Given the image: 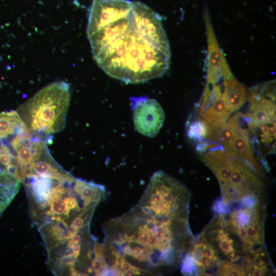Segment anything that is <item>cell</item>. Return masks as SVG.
Returning a JSON list of instances; mask_svg holds the SVG:
<instances>
[{
    "label": "cell",
    "instance_id": "6da1fadb",
    "mask_svg": "<svg viewBox=\"0 0 276 276\" xmlns=\"http://www.w3.org/2000/svg\"><path fill=\"white\" fill-rule=\"evenodd\" d=\"M86 32L94 60L112 78L140 83L169 68L170 46L162 18L143 3L93 0Z\"/></svg>",
    "mask_w": 276,
    "mask_h": 276
},
{
    "label": "cell",
    "instance_id": "7a4b0ae2",
    "mask_svg": "<svg viewBox=\"0 0 276 276\" xmlns=\"http://www.w3.org/2000/svg\"><path fill=\"white\" fill-rule=\"evenodd\" d=\"M189 209L155 186L148 185L138 203L103 225L106 275H117L127 263L136 275L159 266L180 264L194 236Z\"/></svg>",
    "mask_w": 276,
    "mask_h": 276
},
{
    "label": "cell",
    "instance_id": "3957f363",
    "mask_svg": "<svg viewBox=\"0 0 276 276\" xmlns=\"http://www.w3.org/2000/svg\"><path fill=\"white\" fill-rule=\"evenodd\" d=\"M70 100V85L54 82L19 105L16 111L33 136L48 141L64 128Z\"/></svg>",
    "mask_w": 276,
    "mask_h": 276
},
{
    "label": "cell",
    "instance_id": "277c9868",
    "mask_svg": "<svg viewBox=\"0 0 276 276\" xmlns=\"http://www.w3.org/2000/svg\"><path fill=\"white\" fill-rule=\"evenodd\" d=\"M258 175H263L249 163L234 157L231 174L220 187L222 205H227L249 196H263L264 187Z\"/></svg>",
    "mask_w": 276,
    "mask_h": 276
},
{
    "label": "cell",
    "instance_id": "5b68a950",
    "mask_svg": "<svg viewBox=\"0 0 276 276\" xmlns=\"http://www.w3.org/2000/svg\"><path fill=\"white\" fill-rule=\"evenodd\" d=\"M134 126L140 133L153 137L159 131L165 118L159 103L148 96L130 98Z\"/></svg>",
    "mask_w": 276,
    "mask_h": 276
},
{
    "label": "cell",
    "instance_id": "8992f818",
    "mask_svg": "<svg viewBox=\"0 0 276 276\" xmlns=\"http://www.w3.org/2000/svg\"><path fill=\"white\" fill-rule=\"evenodd\" d=\"M204 20L208 53L206 83L214 85L234 76L218 44L208 13L205 14Z\"/></svg>",
    "mask_w": 276,
    "mask_h": 276
},
{
    "label": "cell",
    "instance_id": "52a82bcc",
    "mask_svg": "<svg viewBox=\"0 0 276 276\" xmlns=\"http://www.w3.org/2000/svg\"><path fill=\"white\" fill-rule=\"evenodd\" d=\"M222 82L213 85L212 102L200 116V119L210 126H216L226 122L232 112L226 102Z\"/></svg>",
    "mask_w": 276,
    "mask_h": 276
},
{
    "label": "cell",
    "instance_id": "ba28073f",
    "mask_svg": "<svg viewBox=\"0 0 276 276\" xmlns=\"http://www.w3.org/2000/svg\"><path fill=\"white\" fill-rule=\"evenodd\" d=\"M225 151L235 158L249 163L263 174L261 168L254 157L249 145L247 130L243 126H241L239 114L235 135L229 147Z\"/></svg>",
    "mask_w": 276,
    "mask_h": 276
},
{
    "label": "cell",
    "instance_id": "9c48e42d",
    "mask_svg": "<svg viewBox=\"0 0 276 276\" xmlns=\"http://www.w3.org/2000/svg\"><path fill=\"white\" fill-rule=\"evenodd\" d=\"M223 85L224 97L231 111L239 109L246 101L245 87L234 77L223 80Z\"/></svg>",
    "mask_w": 276,
    "mask_h": 276
},
{
    "label": "cell",
    "instance_id": "30bf717a",
    "mask_svg": "<svg viewBox=\"0 0 276 276\" xmlns=\"http://www.w3.org/2000/svg\"><path fill=\"white\" fill-rule=\"evenodd\" d=\"M27 130L16 110L0 112V141Z\"/></svg>",
    "mask_w": 276,
    "mask_h": 276
},
{
    "label": "cell",
    "instance_id": "8fae6325",
    "mask_svg": "<svg viewBox=\"0 0 276 276\" xmlns=\"http://www.w3.org/2000/svg\"><path fill=\"white\" fill-rule=\"evenodd\" d=\"M21 182L13 176L0 172V216L18 193Z\"/></svg>",
    "mask_w": 276,
    "mask_h": 276
},
{
    "label": "cell",
    "instance_id": "7c38bea8",
    "mask_svg": "<svg viewBox=\"0 0 276 276\" xmlns=\"http://www.w3.org/2000/svg\"><path fill=\"white\" fill-rule=\"evenodd\" d=\"M210 127L208 124L201 119L192 122L188 127V135L195 141L206 139Z\"/></svg>",
    "mask_w": 276,
    "mask_h": 276
},
{
    "label": "cell",
    "instance_id": "4fadbf2b",
    "mask_svg": "<svg viewBox=\"0 0 276 276\" xmlns=\"http://www.w3.org/2000/svg\"><path fill=\"white\" fill-rule=\"evenodd\" d=\"M218 275H246L244 269L238 264L222 262L216 273Z\"/></svg>",
    "mask_w": 276,
    "mask_h": 276
},
{
    "label": "cell",
    "instance_id": "5bb4252c",
    "mask_svg": "<svg viewBox=\"0 0 276 276\" xmlns=\"http://www.w3.org/2000/svg\"><path fill=\"white\" fill-rule=\"evenodd\" d=\"M260 127V131H261L262 134L266 135L268 134L269 127L266 125H258Z\"/></svg>",
    "mask_w": 276,
    "mask_h": 276
},
{
    "label": "cell",
    "instance_id": "9a60e30c",
    "mask_svg": "<svg viewBox=\"0 0 276 276\" xmlns=\"http://www.w3.org/2000/svg\"><path fill=\"white\" fill-rule=\"evenodd\" d=\"M268 134L274 138L275 137V125L271 126L269 128Z\"/></svg>",
    "mask_w": 276,
    "mask_h": 276
}]
</instances>
